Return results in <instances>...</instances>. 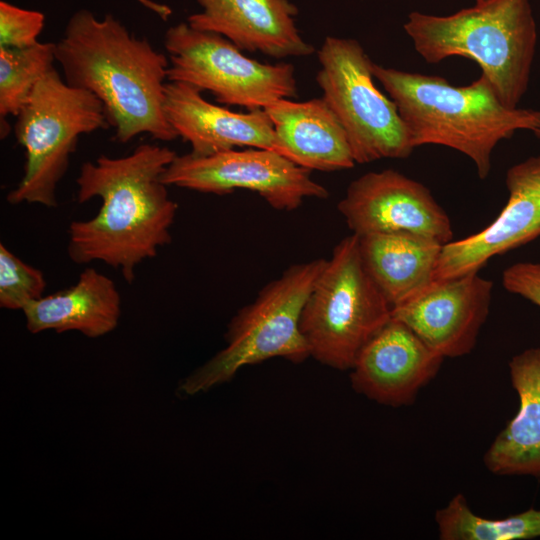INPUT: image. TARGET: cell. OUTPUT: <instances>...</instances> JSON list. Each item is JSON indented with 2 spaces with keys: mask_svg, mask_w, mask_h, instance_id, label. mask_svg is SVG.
I'll return each instance as SVG.
<instances>
[{
  "mask_svg": "<svg viewBox=\"0 0 540 540\" xmlns=\"http://www.w3.org/2000/svg\"><path fill=\"white\" fill-rule=\"evenodd\" d=\"M264 110L273 123L279 153L297 165L322 172L355 165L345 130L323 97L284 98Z\"/></svg>",
  "mask_w": 540,
  "mask_h": 540,
  "instance_id": "e0dca14e",
  "label": "cell"
},
{
  "mask_svg": "<svg viewBox=\"0 0 540 540\" xmlns=\"http://www.w3.org/2000/svg\"><path fill=\"white\" fill-rule=\"evenodd\" d=\"M492 288V281L479 272L432 281L393 307L391 317L410 327L442 357H460L476 345L489 314Z\"/></svg>",
  "mask_w": 540,
  "mask_h": 540,
  "instance_id": "7c38bea8",
  "label": "cell"
},
{
  "mask_svg": "<svg viewBox=\"0 0 540 540\" xmlns=\"http://www.w3.org/2000/svg\"><path fill=\"white\" fill-rule=\"evenodd\" d=\"M164 47L169 54L168 81L210 92L219 103L250 111L297 96L292 64L261 63L217 33L179 23L166 31Z\"/></svg>",
  "mask_w": 540,
  "mask_h": 540,
  "instance_id": "9c48e42d",
  "label": "cell"
},
{
  "mask_svg": "<svg viewBox=\"0 0 540 540\" xmlns=\"http://www.w3.org/2000/svg\"><path fill=\"white\" fill-rule=\"evenodd\" d=\"M535 134L540 137V129L536 131Z\"/></svg>",
  "mask_w": 540,
  "mask_h": 540,
  "instance_id": "83f0119b",
  "label": "cell"
},
{
  "mask_svg": "<svg viewBox=\"0 0 540 540\" xmlns=\"http://www.w3.org/2000/svg\"><path fill=\"white\" fill-rule=\"evenodd\" d=\"M404 30L428 63L475 61L505 106L516 108L525 94L537 42L529 0H488L448 16L412 12Z\"/></svg>",
  "mask_w": 540,
  "mask_h": 540,
  "instance_id": "277c9868",
  "label": "cell"
},
{
  "mask_svg": "<svg viewBox=\"0 0 540 540\" xmlns=\"http://www.w3.org/2000/svg\"><path fill=\"white\" fill-rule=\"evenodd\" d=\"M176 156L168 147L145 143L126 156L100 155L83 163L77 201L100 198L102 204L91 219L69 225V258L79 265L103 262L133 282L136 267L172 240L178 204L161 177Z\"/></svg>",
  "mask_w": 540,
  "mask_h": 540,
  "instance_id": "6da1fadb",
  "label": "cell"
},
{
  "mask_svg": "<svg viewBox=\"0 0 540 540\" xmlns=\"http://www.w3.org/2000/svg\"><path fill=\"white\" fill-rule=\"evenodd\" d=\"M327 259L289 266L232 318L226 346L187 376L178 392L193 396L231 380L244 366L280 357L300 363L310 356L300 330L303 307Z\"/></svg>",
  "mask_w": 540,
  "mask_h": 540,
  "instance_id": "5b68a950",
  "label": "cell"
},
{
  "mask_svg": "<svg viewBox=\"0 0 540 540\" xmlns=\"http://www.w3.org/2000/svg\"><path fill=\"white\" fill-rule=\"evenodd\" d=\"M372 72L395 102L414 148L455 149L474 162L480 179L489 175L492 151L501 140L517 130L540 129V110L505 106L483 75L467 86H453L439 76L374 62Z\"/></svg>",
  "mask_w": 540,
  "mask_h": 540,
  "instance_id": "3957f363",
  "label": "cell"
},
{
  "mask_svg": "<svg viewBox=\"0 0 540 540\" xmlns=\"http://www.w3.org/2000/svg\"><path fill=\"white\" fill-rule=\"evenodd\" d=\"M107 126L103 104L94 94L69 85L55 68L49 71L16 116L14 133L26 162L7 201L56 207V189L79 137Z\"/></svg>",
  "mask_w": 540,
  "mask_h": 540,
  "instance_id": "52a82bcc",
  "label": "cell"
},
{
  "mask_svg": "<svg viewBox=\"0 0 540 540\" xmlns=\"http://www.w3.org/2000/svg\"><path fill=\"white\" fill-rule=\"evenodd\" d=\"M311 171L276 151L247 147L208 156L177 155L161 180L202 193L224 195L236 189L256 192L272 208L292 211L305 198L326 199L328 190L314 181Z\"/></svg>",
  "mask_w": 540,
  "mask_h": 540,
  "instance_id": "30bf717a",
  "label": "cell"
},
{
  "mask_svg": "<svg viewBox=\"0 0 540 540\" xmlns=\"http://www.w3.org/2000/svg\"><path fill=\"white\" fill-rule=\"evenodd\" d=\"M22 311L30 333L78 331L89 338H98L118 326L121 296L108 276L86 268L74 285L44 295Z\"/></svg>",
  "mask_w": 540,
  "mask_h": 540,
  "instance_id": "ac0fdd59",
  "label": "cell"
},
{
  "mask_svg": "<svg viewBox=\"0 0 540 540\" xmlns=\"http://www.w3.org/2000/svg\"><path fill=\"white\" fill-rule=\"evenodd\" d=\"M509 372L519 408L484 454V464L495 475L540 478V348L515 355Z\"/></svg>",
  "mask_w": 540,
  "mask_h": 540,
  "instance_id": "d6986e66",
  "label": "cell"
},
{
  "mask_svg": "<svg viewBox=\"0 0 540 540\" xmlns=\"http://www.w3.org/2000/svg\"><path fill=\"white\" fill-rule=\"evenodd\" d=\"M316 81L348 138L356 163L409 157L414 146L397 106L373 81V62L354 39L328 36Z\"/></svg>",
  "mask_w": 540,
  "mask_h": 540,
  "instance_id": "ba28073f",
  "label": "cell"
},
{
  "mask_svg": "<svg viewBox=\"0 0 540 540\" xmlns=\"http://www.w3.org/2000/svg\"><path fill=\"white\" fill-rule=\"evenodd\" d=\"M476 1H477V3H482V2H486L488 0H476Z\"/></svg>",
  "mask_w": 540,
  "mask_h": 540,
  "instance_id": "4316f807",
  "label": "cell"
},
{
  "mask_svg": "<svg viewBox=\"0 0 540 540\" xmlns=\"http://www.w3.org/2000/svg\"><path fill=\"white\" fill-rule=\"evenodd\" d=\"M504 288L540 307V263L518 262L503 271Z\"/></svg>",
  "mask_w": 540,
  "mask_h": 540,
  "instance_id": "d4e9b609",
  "label": "cell"
},
{
  "mask_svg": "<svg viewBox=\"0 0 540 540\" xmlns=\"http://www.w3.org/2000/svg\"><path fill=\"white\" fill-rule=\"evenodd\" d=\"M357 236L365 270L392 308L432 282L440 242L408 232Z\"/></svg>",
  "mask_w": 540,
  "mask_h": 540,
  "instance_id": "ffe728a7",
  "label": "cell"
},
{
  "mask_svg": "<svg viewBox=\"0 0 540 540\" xmlns=\"http://www.w3.org/2000/svg\"><path fill=\"white\" fill-rule=\"evenodd\" d=\"M55 62V43L38 42L21 49L0 47L1 138L9 134L6 118L18 115L38 82L55 68Z\"/></svg>",
  "mask_w": 540,
  "mask_h": 540,
  "instance_id": "7402d4cb",
  "label": "cell"
},
{
  "mask_svg": "<svg viewBox=\"0 0 540 540\" xmlns=\"http://www.w3.org/2000/svg\"><path fill=\"white\" fill-rule=\"evenodd\" d=\"M65 81L94 94L103 104L114 140L127 143L140 134L178 138L164 112L169 58L138 38L111 14L75 12L55 43Z\"/></svg>",
  "mask_w": 540,
  "mask_h": 540,
  "instance_id": "7a4b0ae2",
  "label": "cell"
},
{
  "mask_svg": "<svg viewBox=\"0 0 540 540\" xmlns=\"http://www.w3.org/2000/svg\"><path fill=\"white\" fill-rule=\"evenodd\" d=\"M435 522L441 540H523L540 537V509L502 519L476 515L463 494H456L437 510Z\"/></svg>",
  "mask_w": 540,
  "mask_h": 540,
  "instance_id": "44dd1931",
  "label": "cell"
},
{
  "mask_svg": "<svg viewBox=\"0 0 540 540\" xmlns=\"http://www.w3.org/2000/svg\"><path fill=\"white\" fill-rule=\"evenodd\" d=\"M352 233L408 232L446 244L451 221L423 184L386 169L353 180L337 204Z\"/></svg>",
  "mask_w": 540,
  "mask_h": 540,
  "instance_id": "8fae6325",
  "label": "cell"
},
{
  "mask_svg": "<svg viewBox=\"0 0 540 540\" xmlns=\"http://www.w3.org/2000/svg\"><path fill=\"white\" fill-rule=\"evenodd\" d=\"M506 185L507 203L492 223L442 246L432 281L479 272L492 257L540 236V155L510 167Z\"/></svg>",
  "mask_w": 540,
  "mask_h": 540,
  "instance_id": "4fadbf2b",
  "label": "cell"
},
{
  "mask_svg": "<svg viewBox=\"0 0 540 540\" xmlns=\"http://www.w3.org/2000/svg\"><path fill=\"white\" fill-rule=\"evenodd\" d=\"M137 1L140 2V4H142L146 8L155 12L162 19H167L168 16L171 14V9L166 5L156 3L152 0H137Z\"/></svg>",
  "mask_w": 540,
  "mask_h": 540,
  "instance_id": "484cf974",
  "label": "cell"
},
{
  "mask_svg": "<svg viewBox=\"0 0 540 540\" xmlns=\"http://www.w3.org/2000/svg\"><path fill=\"white\" fill-rule=\"evenodd\" d=\"M443 360L410 327L391 317L359 352L351 385L380 404L409 405L437 375Z\"/></svg>",
  "mask_w": 540,
  "mask_h": 540,
  "instance_id": "5bb4252c",
  "label": "cell"
},
{
  "mask_svg": "<svg viewBox=\"0 0 540 540\" xmlns=\"http://www.w3.org/2000/svg\"><path fill=\"white\" fill-rule=\"evenodd\" d=\"M392 307L363 265L358 236L333 249L304 307L300 330L310 356L351 369L366 343L391 319Z\"/></svg>",
  "mask_w": 540,
  "mask_h": 540,
  "instance_id": "8992f818",
  "label": "cell"
},
{
  "mask_svg": "<svg viewBox=\"0 0 540 540\" xmlns=\"http://www.w3.org/2000/svg\"><path fill=\"white\" fill-rule=\"evenodd\" d=\"M164 112L178 137L190 143L194 155L208 156L236 147L279 153L273 123L264 109L234 112L208 102L202 91L190 84L168 81Z\"/></svg>",
  "mask_w": 540,
  "mask_h": 540,
  "instance_id": "9a60e30c",
  "label": "cell"
},
{
  "mask_svg": "<svg viewBox=\"0 0 540 540\" xmlns=\"http://www.w3.org/2000/svg\"><path fill=\"white\" fill-rule=\"evenodd\" d=\"M47 283L41 270L25 263L0 244V307L23 310L44 296Z\"/></svg>",
  "mask_w": 540,
  "mask_h": 540,
  "instance_id": "603a6c76",
  "label": "cell"
},
{
  "mask_svg": "<svg viewBox=\"0 0 540 540\" xmlns=\"http://www.w3.org/2000/svg\"><path fill=\"white\" fill-rule=\"evenodd\" d=\"M45 15L0 1V47L27 48L37 44Z\"/></svg>",
  "mask_w": 540,
  "mask_h": 540,
  "instance_id": "cb8c5ba5",
  "label": "cell"
},
{
  "mask_svg": "<svg viewBox=\"0 0 540 540\" xmlns=\"http://www.w3.org/2000/svg\"><path fill=\"white\" fill-rule=\"evenodd\" d=\"M202 11L188 17L194 29L222 35L242 51L276 59L311 55L295 23L289 0H196Z\"/></svg>",
  "mask_w": 540,
  "mask_h": 540,
  "instance_id": "2e32d148",
  "label": "cell"
}]
</instances>
